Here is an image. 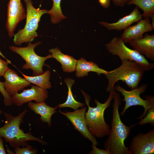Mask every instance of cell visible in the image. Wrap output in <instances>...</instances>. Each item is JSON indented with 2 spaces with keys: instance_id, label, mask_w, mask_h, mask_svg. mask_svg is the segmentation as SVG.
Segmentation results:
<instances>
[{
  "instance_id": "cell-1",
  "label": "cell",
  "mask_w": 154,
  "mask_h": 154,
  "mask_svg": "<svg viewBox=\"0 0 154 154\" xmlns=\"http://www.w3.org/2000/svg\"><path fill=\"white\" fill-rule=\"evenodd\" d=\"M114 101L112 104V117L110 132L104 144L105 149L111 154H132L124 144V141L128 137L133 125L127 126L121 120L119 112L121 100L119 94L114 92Z\"/></svg>"
},
{
  "instance_id": "cell-2",
  "label": "cell",
  "mask_w": 154,
  "mask_h": 154,
  "mask_svg": "<svg viewBox=\"0 0 154 154\" xmlns=\"http://www.w3.org/2000/svg\"><path fill=\"white\" fill-rule=\"evenodd\" d=\"M27 111L26 109L16 116L3 112L6 120L4 125L0 127V136L4 138L5 142L9 143L10 146L14 148L26 147L29 145L27 142L29 141H36L42 145L47 144L41 139L34 137L31 132L25 133L20 129V125L23 122V118Z\"/></svg>"
},
{
  "instance_id": "cell-3",
  "label": "cell",
  "mask_w": 154,
  "mask_h": 154,
  "mask_svg": "<svg viewBox=\"0 0 154 154\" xmlns=\"http://www.w3.org/2000/svg\"><path fill=\"white\" fill-rule=\"evenodd\" d=\"M85 98V102L88 107L85 116L88 129L93 136L98 138H102L108 136L110 132V127L105 122L104 113L106 109L109 107L114 98L115 90L111 91L106 101L103 103L97 99L94 100L96 106L91 107L89 105L90 97L82 90H81Z\"/></svg>"
},
{
  "instance_id": "cell-4",
  "label": "cell",
  "mask_w": 154,
  "mask_h": 154,
  "mask_svg": "<svg viewBox=\"0 0 154 154\" xmlns=\"http://www.w3.org/2000/svg\"><path fill=\"white\" fill-rule=\"evenodd\" d=\"M121 65L114 69L108 71L105 75L108 80L106 91L110 92L115 90V84L121 80L131 89L137 87L145 71L143 68L136 62L124 59Z\"/></svg>"
},
{
  "instance_id": "cell-5",
  "label": "cell",
  "mask_w": 154,
  "mask_h": 154,
  "mask_svg": "<svg viewBox=\"0 0 154 154\" xmlns=\"http://www.w3.org/2000/svg\"><path fill=\"white\" fill-rule=\"evenodd\" d=\"M27 9L26 22L23 29L19 30L14 35L15 44L20 46L23 43L31 42L38 36L36 31L38 23L43 15L47 13L48 10L36 9L33 5L32 0H24Z\"/></svg>"
},
{
  "instance_id": "cell-6",
  "label": "cell",
  "mask_w": 154,
  "mask_h": 154,
  "mask_svg": "<svg viewBox=\"0 0 154 154\" xmlns=\"http://www.w3.org/2000/svg\"><path fill=\"white\" fill-rule=\"evenodd\" d=\"M148 86L147 84H143L130 91L127 90L119 85L115 86V90L121 94L124 97L123 101L125 102L124 108L120 113L121 116L124 115L127 109L131 106H141L144 108V111L142 115L137 118L141 119L145 116L149 109L154 108V98L153 96H145L144 97L146 100L142 99L140 96L141 94L145 92Z\"/></svg>"
},
{
  "instance_id": "cell-7",
  "label": "cell",
  "mask_w": 154,
  "mask_h": 154,
  "mask_svg": "<svg viewBox=\"0 0 154 154\" xmlns=\"http://www.w3.org/2000/svg\"><path fill=\"white\" fill-rule=\"evenodd\" d=\"M105 46L110 53L117 56L121 60L126 59L135 61L141 65L145 71H150L154 68L153 63L149 62L143 55L127 46L120 37H113Z\"/></svg>"
},
{
  "instance_id": "cell-8",
  "label": "cell",
  "mask_w": 154,
  "mask_h": 154,
  "mask_svg": "<svg viewBox=\"0 0 154 154\" xmlns=\"http://www.w3.org/2000/svg\"><path fill=\"white\" fill-rule=\"evenodd\" d=\"M41 44L40 42L33 44L29 42L26 47L11 46L9 47L11 50L18 54L25 60L26 63L23 65L22 68L23 70L31 69L33 71L32 76L43 74L44 72L42 68L44 62L47 59L52 58L51 54L42 57L35 53L34 51L35 48Z\"/></svg>"
},
{
  "instance_id": "cell-9",
  "label": "cell",
  "mask_w": 154,
  "mask_h": 154,
  "mask_svg": "<svg viewBox=\"0 0 154 154\" xmlns=\"http://www.w3.org/2000/svg\"><path fill=\"white\" fill-rule=\"evenodd\" d=\"M5 27L9 37L14 36L19 23L26 18V13L21 0H9L7 5Z\"/></svg>"
},
{
  "instance_id": "cell-10",
  "label": "cell",
  "mask_w": 154,
  "mask_h": 154,
  "mask_svg": "<svg viewBox=\"0 0 154 154\" xmlns=\"http://www.w3.org/2000/svg\"><path fill=\"white\" fill-rule=\"evenodd\" d=\"M128 149L132 154L154 153V129L140 132L132 139Z\"/></svg>"
},
{
  "instance_id": "cell-11",
  "label": "cell",
  "mask_w": 154,
  "mask_h": 154,
  "mask_svg": "<svg viewBox=\"0 0 154 154\" xmlns=\"http://www.w3.org/2000/svg\"><path fill=\"white\" fill-rule=\"evenodd\" d=\"M86 109V107H83L73 112L66 111L64 112L60 110L59 112L71 122L75 129L80 132L84 137L90 141L92 144L97 146L98 143L96 137L90 133L87 126L85 116Z\"/></svg>"
},
{
  "instance_id": "cell-12",
  "label": "cell",
  "mask_w": 154,
  "mask_h": 154,
  "mask_svg": "<svg viewBox=\"0 0 154 154\" xmlns=\"http://www.w3.org/2000/svg\"><path fill=\"white\" fill-rule=\"evenodd\" d=\"M31 86L30 89L23 90L21 92L11 96L13 104L20 106L32 100L38 103L44 102L46 100L48 97L47 90L36 85L31 84Z\"/></svg>"
},
{
  "instance_id": "cell-13",
  "label": "cell",
  "mask_w": 154,
  "mask_h": 154,
  "mask_svg": "<svg viewBox=\"0 0 154 154\" xmlns=\"http://www.w3.org/2000/svg\"><path fill=\"white\" fill-rule=\"evenodd\" d=\"M137 22L136 24L124 30L120 38L125 43L132 40L141 38L144 33L154 29L149 17L141 19Z\"/></svg>"
},
{
  "instance_id": "cell-14",
  "label": "cell",
  "mask_w": 154,
  "mask_h": 154,
  "mask_svg": "<svg viewBox=\"0 0 154 154\" xmlns=\"http://www.w3.org/2000/svg\"><path fill=\"white\" fill-rule=\"evenodd\" d=\"M3 76L5 79L3 82L5 90L11 96L31 86L25 78L19 76L15 71L9 68Z\"/></svg>"
},
{
  "instance_id": "cell-15",
  "label": "cell",
  "mask_w": 154,
  "mask_h": 154,
  "mask_svg": "<svg viewBox=\"0 0 154 154\" xmlns=\"http://www.w3.org/2000/svg\"><path fill=\"white\" fill-rule=\"evenodd\" d=\"M133 49L146 58L154 61V34L146 33L142 38L128 42Z\"/></svg>"
},
{
  "instance_id": "cell-16",
  "label": "cell",
  "mask_w": 154,
  "mask_h": 154,
  "mask_svg": "<svg viewBox=\"0 0 154 154\" xmlns=\"http://www.w3.org/2000/svg\"><path fill=\"white\" fill-rule=\"evenodd\" d=\"M143 17L138 7L136 6L129 14L120 19L117 22L110 23L105 21L99 22L100 24L108 30L121 31L127 28L134 23L138 22Z\"/></svg>"
},
{
  "instance_id": "cell-17",
  "label": "cell",
  "mask_w": 154,
  "mask_h": 154,
  "mask_svg": "<svg viewBox=\"0 0 154 154\" xmlns=\"http://www.w3.org/2000/svg\"><path fill=\"white\" fill-rule=\"evenodd\" d=\"M49 52L51 54L52 58L61 64L64 72H71L75 70L77 60L73 56L63 53L57 47L50 49Z\"/></svg>"
},
{
  "instance_id": "cell-18",
  "label": "cell",
  "mask_w": 154,
  "mask_h": 154,
  "mask_svg": "<svg viewBox=\"0 0 154 154\" xmlns=\"http://www.w3.org/2000/svg\"><path fill=\"white\" fill-rule=\"evenodd\" d=\"M75 70L76 76L77 78L87 76L90 72H96L98 75L101 74L105 75L108 72V71L99 67L96 63L91 61L88 62L83 57L77 60Z\"/></svg>"
},
{
  "instance_id": "cell-19",
  "label": "cell",
  "mask_w": 154,
  "mask_h": 154,
  "mask_svg": "<svg viewBox=\"0 0 154 154\" xmlns=\"http://www.w3.org/2000/svg\"><path fill=\"white\" fill-rule=\"evenodd\" d=\"M28 107L36 114H39L40 119L43 123H47L49 126L51 125V117L52 116L57 112V108L50 107L47 105L44 102L40 103L28 102Z\"/></svg>"
},
{
  "instance_id": "cell-20",
  "label": "cell",
  "mask_w": 154,
  "mask_h": 154,
  "mask_svg": "<svg viewBox=\"0 0 154 154\" xmlns=\"http://www.w3.org/2000/svg\"><path fill=\"white\" fill-rule=\"evenodd\" d=\"M21 73L25 78L30 83L33 84L44 90L51 88L52 86L50 82V72L46 70L41 74L35 76H27L21 72Z\"/></svg>"
},
{
  "instance_id": "cell-21",
  "label": "cell",
  "mask_w": 154,
  "mask_h": 154,
  "mask_svg": "<svg viewBox=\"0 0 154 154\" xmlns=\"http://www.w3.org/2000/svg\"><path fill=\"white\" fill-rule=\"evenodd\" d=\"M68 88V96L66 102L60 104L56 106L57 108L68 107L74 110L78 109L80 107H82L84 104L76 101L74 97L71 90V87L75 83V80L70 78H66L64 80Z\"/></svg>"
},
{
  "instance_id": "cell-22",
  "label": "cell",
  "mask_w": 154,
  "mask_h": 154,
  "mask_svg": "<svg viewBox=\"0 0 154 154\" xmlns=\"http://www.w3.org/2000/svg\"><path fill=\"white\" fill-rule=\"evenodd\" d=\"M127 5H135L143 11L144 18L150 17L154 19V0H130Z\"/></svg>"
},
{
  "instance_id": "cell-23",
  "label": "cell",
  "mask_w": 154,
  "mask_h": 154,
  "mask_svg": "<svg viewBox=\"0 0 154 154\" xmlns=\"http://www.w3.org/2000/svg\"><path fill=\"white\" fill-rule=\"evenodd\" d=\"M53 6L51 9L48 10L47 13L50 16L51 22L56 24L66 18L63 14L60 7L61 0H52Z\"/></svg>"
},
{
  "instance_id": "cell-24",
  "label": "cell",
  "mask_w": 154,
  "mask_h": 154,
  "mask_svg": "<svg viewBox=\"0 0 154 154\" xmlns=\"http://www.w3.org/2000/svg\"><path fill=\"white\" fill-rule=\"evenodd\" d=\"M144 118L141 119L138 123L134 124V126L139 124L143 125L146 124L150 123L152 126H154V108L149 109Z\"/></svg>"
},
{
  "instance_id": "cell-25",
  "label": "cell",
  "mask_w": 154,
  "mask_h": 154,
  "mask_svg": "<svg viewBox=\"0 0 154 154\" xmlns=\"http://www.w3.org/2000/svg\"><path fill=\"white\" fill-rule=\"evenodd\" d=\"M15 154H36L37 153L38 150L32 146L28 145L26 147H17L14 148Z\"/></svg>"
},
{
  "instance_id": "cell-26",
  "label": "cell",
  "mask_w": 154,
  "mask_h": 154,
  "mask_svg": "<svg viewBox=\"0 0 154 154\" xmlns=\"http://www.w3.org/2000/svg\"><path fill=\"white\" fill-rule=\"evenodd\" d=\"M0 92L4 98L3 103L4 105L6 106H11L13 103L11 101V97L6 92L4 85V82L0 81Z\"/></svg>"
},
{
  "instance_id": "cell-27",
  "label": "cell",
  "mask_w": 154,
  "mask_h": 154,
  "mask_svg": "<svg viewBox=\"0 0 154 154\" xmlns=\"http://www.w3.org/2000/svg\"><path fill=\"white\" fill-rule=\"evenodd\" d=\"M11 64L8 61L4 60L0 58V77L3 76L5 72L9 68L8 64Z\"/></svg>"
},
{
  "instance_id": "cell-28",
  "label": "cell",
  "mask_w": 154,
  "mask_h": 154,
  "mask_svg": "<svg viewBox=\"0 0 154 154\" xmlns=\"http://www.w3.org/2000/svg\"><path fill=\"white\" fill-rule=\"evenodd\" d=\"M92 150L89 154H111L110 152L106 149H102L97 147L95 145L92 144L91 145Z\"/></svg>"
},
{
  "instance_id": "cell-29",
  "label": "cell",
  "mask_w": 154,
  "mask_h": 154,
  "mask_svg": "<svg viewBox=\"0 0 154 154\" xmlns=\"http://www.w3.org/2000/svg\"><path fill=\"white\" fill-rule=\"evenodd\" d=\"M114 4L116 6L124 7L130 0H112Z\"/></svg>"
},
{
  "instance_id": "cell-30",
  "label": "cell",
  "mask_w": 154,
  "mask_h": 154,
  "mask_svg": "<svg viewBox=\"0 0 154 154\" xmlns=\"http://www.w3.org/2000/svg\"><path fill=\"white\" fill-rule=\"evenodd\" d=\"M101 6L104 8L107 9L110 6L111 0H98Z\"/></svg>"
},
{
  "instance_id": "cell-31",
  "label": "cell",
  "mask_w": 154,
  "mask_h": 154,
  "mask_svg": "<svg viewBox=\"0 0 154 154\" xmlns=\"http://www.w3.org/2000/svg\"><path fill=\"white\" fill-rule=\"evenodd\" d=\"M3 139L0 136V154H6L3 144Z\"/></svg>"
},
{
  "instance_id": "cell-32",
  "label": "cell",
  "mask_w": 154,
  "mask_h": 154,
  "mask_svg": "<svg viewBox=\"0 0 154 154\" xmlns=\"http://www.w3.org/2000/svg\"><path fill=\"white\" fill-rule=\"evenodd\" d=\"M0 55L3 58H5V59H6V60L8 61V62H10L11 64V61L9 60H8V59H7L5 57V56H4V55L2 54V53L1 52V51H0Z\"/></svg>"
},
{
  "instance_id": "cell-33",
  "label": "cell",
  "mask_w": 154,
  "mask_h": 154,
  "mask_svg": "<svg viewBox=\"0 0 154 154\" xmlns=\"http://www.w3.org/2000/svg\"><path fill=\"white\" fill-rule=\"evenodd\" d=\"M2 114V112L1 110H0V115Z\"/></svg>"
}]
</instances>
